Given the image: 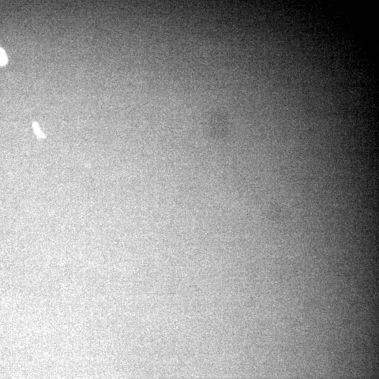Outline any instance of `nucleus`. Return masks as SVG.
I'll use <instances>...</instances> for the list:
<instances>
[{
    "label": "nucleus",
    "mask_w": 379,
    "mask_h": 379,
    "mask_svg": "<svg viewBox=\"0 0 379 379\" xmlns=\"http://www.w3.org/2000/svg\"><path fill=\"white\" fill-rule=\"evenodd\" d=\"M7 63V57L5 56H0V66H3Z\"/></svg>",
    "instance_id": "obj_2"
},
{
    "label": "nucleus",
    "mask_w": 379,
    "mask_h": 379,
    "mask_svg": "<svg viewBox=\"0 0 379 379\" xmlns=\"http://www.w3.org/2000/svg\"><path fill=\"white\" fill-rule=\"evenodd\" d=\"M5 51H4V50L3 49H2V48H0V56H5Z\"/></svg>",
    "instance_id": "obj_3"
},
{
    "label": "nucleus",
    "mask_w": 379,
    "mask_h": 379,
    "mask_svg": "<svg viewBox=\"0 0 379 379\" xmlns=\"http://www.w3.org/2000/svg\"><path fill=\"white\" fill-rule=\"evenodd\" d=\"M32 126H33V129H34L35 133L37 134L39 138H44V135L43 134L42 131H41V130L39 129V125H38V124L37 123V122H34L32 124Z\"/></svg>",
    "instance_id": "obj_1"
}]
</instances>
